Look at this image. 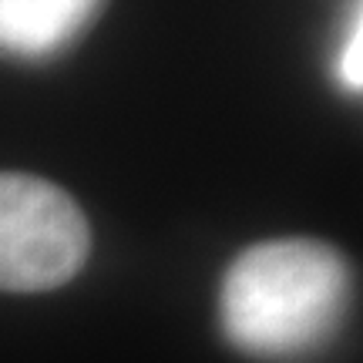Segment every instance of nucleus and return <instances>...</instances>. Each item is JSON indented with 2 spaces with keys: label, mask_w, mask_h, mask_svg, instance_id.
<instances>
[{
  "label": "nucleus",
  "mask_w": 363,
  "mask_h": 363,
  "mask_svg": "<svg viewBox=\"0 0 363 363\" xmlns=\"http://www.w3.org/2000/svg\"><path fill=\"white\" fill-rule=\"evenodd\" d=\"M363 24L360 17H353V30L347 44H343V51H340V81L347 84L350 91H360L363 88Z\"/></svg>",
  "instance_id": "nucleus-4"
},
{
  "label": "nucleus",
  "mask_w": 363,
  "mask_h": 363,
  "mask_svg": "<svg viewBox=\"0 0 363 363\" xmlns=\"http://www.w3.org/2000/svg\"><path fill=\"white\" fill-rule=\"evenodd\" d=\"M101 0H0V51L48 57L67 48L98 13Z\"/></svg>",
  "instance_id": "nucleus-3"
},
{
  "label": "nucleus",
  "mask_w": 363,
  "mask_h": 363,
  "mask_svg": "<svg viewBox=\"0 0 363 363\" xmlns=\"http://www.w3.org/2000/svg\"><path fill=\"white\" fill-rule=\"evenodd\" d=\"M91 233L78 202L51 182L0 172V289L48 293L74 279Z\"/></svg>",
  "instance_id": "nucleus-2"
},
{
  "label": "nucleus",
  "mask_w": 363,
  "mask_h": 363,
  "mask_svg": "<svg viewBox=\"0 0 363 363\" xmlns=\"http://www.w3.org/2000/svg\"><path fill=\"white\" fill-rule=\"evenodd\" d=\"M350 306V269L333 246L276 239L246 249L219 293L222 333L259 360H299L323 350Z\"/></svg>",
  "instance_id": "nucleus-1"
}]
</instances>
